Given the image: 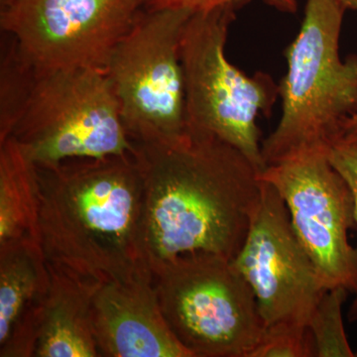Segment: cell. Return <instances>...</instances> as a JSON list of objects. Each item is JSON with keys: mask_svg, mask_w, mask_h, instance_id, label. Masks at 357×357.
Returning <instances> with one entry per match:
<instances>
[{"mask_svg": "<svg viewBox=\"0 0 357 357\" xmlns=\"http://www.w3.org/2000/svg\"><path fill=\"white\" fill-rule=\"evenodd\" d=\"M0 345L6 349L28 306L50 285L48 262L37 244L0 249Z\"/></svg>", "mask_w": 357, "mask_h": 357, "instance_id": "cell-14", "label": "cell"}, {"mask_svg": "<svg viewBox=\"0 0 357 357\" xmlns=\"http://www.w3.org/2000/svg\"><path fill=\"white\" fill-rule=\"evenodd\" d=\"M50 285L31 321L36 333L34 354L40 357H95L89 310L102 282L82 278L48 264Z\"/></svg>", "mask_w": 357, "mask_h": 357, "instance_id": "cell-12", "label": "cell"}, {"mask_svg": "<svg viewBox=\"0 0 357 357\" xmlns=\"http://www.w3.org/2000/svg\"><path fill=\"white\" fill-rule=\"evenodd\" d=\"M150 271L102 282L89 310L98 347L116 357H194L169 328Z\"/></svg>", "mask_w": 357, "mask_h": 357, "instance_id": "cell-11", "label": "cell"}, {"mask_svg": "<svg viewBox=\"0 0 357 357\" xmlns=\"http://www.w3.org/2000/svg\"><path fill=\"white\" fill-rule=\"evenodd\" d=\"M249 357H314L311 333L307 326H268Z\"/></svg>", "mask_w": 357, "mask_h": 357, "instance_id": "cell-17", "label": "cell"}, {"mask_svg": "<svg viewBox=\"0 0 357 357\" xmlns=\"http://www.w3.org/2000/svg\"><path fill=\"white\" fill-rule=\"evenodd\" d=\"M133 146L144 185L143 256L153 276L185 256L234 259L261 192V172L210 134L185 130Z\"/></svg>", "mask_w": 357, "mask_h": 357, "instance_id": "cell-1", "label": "cell"}, {"mask_svg": "<svg viewBox=\"0 0 357 357\" xmlns=\"http://www.w3.org/2000/svg\"><path fill=\"white\" fill-rule=\"evenodd\" d=\"M345 9L349 10L356 11L357 13V0H337Z\"/></svg>", "mask_w": 357, "mask_h": 357, "instance_id": "cell-21", "label": "cell"}, {"mask_svg": "<svg viewBox=\"0 0 357 357\" xmlns=\"http://www.w3.org/2000/svg\"><path fill=\"white\" fill-rule=\"evenodd\" d=\"M261 178L287 206L293 229L328 289L357 293V248L349 232L357 227L349 184L328 151L303 152L267 166Z\"/></svg>", "mask_w": 357, "mask_h": 357, "instance_id": "cell-9", "label": "cell"}, {"mask_svg": "<svg viewBox=\"0 0 357 357\" xmlns=\"http://www.w3.org/2000/svg\"><path fill=\"white\" fill-rule=\"evenodd\" d=\"M39 206L36 164L13 137L1 141L0 249L24 243L39 245Z\"/></svg>", "mask_w": 357, "mask_h": 357, "instance_id": "cell-13", "label": "cell"}, {"mask_svg": "<svg viewBox=\"0 0 357 357\" xmlns=\"http://www.w3.org/2000/svg\"><path fill=\"white\" fill-rule=\"evenodd\" d=\"M192 13L144 7L112 52L105 73L132 143L174 140L187 130L180 49Z\"/></svg>", "mask_w": 357, "mask_h": 357, "instance_id": "cell-7", "label": "cell"}, {"mask_svg": "<svg viewBox=\"0 0 357 357\" xmlns=\"http://www.w3.org/2000/svg\"><path fill=\"white\" fill-rule=\"evenodd\" d=\"M144 0H0V26L36 72L105 70Z\"/></svg>", "mask_w": 357, "mask_h": 357, "instance_id": "cell-8", "label": "cell"}, {"mask_svg": "<svg viewBox=\"0 0 357 357\" xmlns=\"http://www.w3.org/2000/svg\"><path fill=\"white\" fill-rule=\"evenodd\" d=\"M155 278L162 314L192 356H250L265 326L255 293L232 260L185 256Z\"/></svg>", "mask_w": 357, "mask_h": 357, "instance_id": "cell-6", "label": "cell"}, {"mask_svg": "<svg viewBox=\"0 0 357 357\" xmlns=\"http://www.w3.org/2000/svg\"><path fill=\"white\" fill-rule=\"evenodd\" d=\"M349 294L344 288L328 289L314 307L307 323L314 357L356 356L342 318V307Z\"/></svg>", "mask_w": 357, "mask_h": 357, "instance_id": "cell-15", "label": "cell"}, {"mask_svg": "<svg viewBox=\"0 0 357 357\" xmlns=\"http://www.w3.org/2000/svg\"><path fill=\"white\" fill-rule=\"evenodd\" d=\"M328 159L351 188L356 204L357 222V144L337 143L328 151ZM347 318L351 323H357V293L349 307Z\"/></svg>", "mask_w": 357, "mask_h": 357, "instance_id": "cell-19", "label": "cell"}, {"mask_svg": "<svg viewBox=\"0 0 357 357\" xmlns=\"http://www.w3.org/2000/svg\"><path fill=\"white\" fill-rule=\"evenodd\" d=\"M345 11L337 0H307L300 31L285 52L280 121L262 142L266 167L303 152L330 151L357 114V55L340 56Z\"/></svg>", "mask_w": 357, "mask_h": 357, "instance_id": "cell-3", "label": "cell"}, {"mask_svg": "<svg viewBox=\"0 0 357 357\" xmlns=\"http://www.w3.org/2000/svg\"><path fill=\"white\" fill-rule=\"evenodd\" d=\"M37 168L38 241L50 266L100 282L150 271L144 185L132 153Z\"/></svg>", "mask_w": 357, "mask_h": 357, "instance_id": "cell-2", "label": "cell"}, {"mask_svg": "<svg viewBox=\"0 0 357 357\" xmlns=\"http://www.w3.org/2000/svg\"><path fill=\"white\" fill-rule=\"evenodd\" d=\"M241 7L192 14L181 40L187 130L210 134L236 148L263 172L258 117L271 112L278 86L271 77H249L227 60L230 24Z\"/></svg>", "mask_w": 357, "mask_h": 357, "instance_id": "cell-4", "label": "cell"}, {"mask_svg": "<svg viewBox=\"0 0 357 357\" xmlns=\"http://www.w3.org/2000/svg\"><path fill=\"white\" fill-rule=\"evenodd\" d=\"M232 263L252 289L265 328L307 326L328 290L293 229L283 199L263 178L248 234Z\"/></svg>", "mask_w": 357, "mask_h": 357, "instance_id": "cell-10", "label": "cell"}, {"mask_svg": "<svg viewBox=\"0 0 357 357\" xmlns=\"http://www.w3.org/2000/svg\"><path fill=\"white\" fill-rule=\"evenodd\" d=\"M338 143L357 144V114L345 122Z\"/></svg>", "mask_w": 357, "mask_h": 357, "instance_id": "cell-20", "label": "cell"}, {"mask_svg": "<svg viewBox=\"0 0 357 357\" xmlns=\"http://www.w3.org/2000/svg\"><path fill=\"white\" fill-rule=\"evenodd\" d=\"M36 70L21 57L14 40L1 60L0 142L11 135L34 83Z\"/></svg>", "mask_w": 357, "mask_h": 357, "instance_id": "cell-16", "label": "cell"}, {"mask_svg": "<svg viewBox=\"0 0 357 357\" xmlns=\"http://www.w3.org/2000/svg\"><path fill=\"white\" fill-rule=\"evenodd\" d=\"M251 0H144L146 8H180L192 13L211 10L218 7L238 6L243 7ZM267 6L284 13L297 11V0H261Z\"/></svg>", "mask_w": 357, "mask_h": 357, "instance_id": "cell-18", "label": "cell"}, {"mask_svg": "<svg viewBox=\"0 0 357 357\" xmlns=\"http://www.w3.org/2000/svg\"><path fill=\"white\" fill-rule=\"evenodd\" d=\"M37 166L132 153L105 70L36 72L13 133Z\"/></svg>", "mask_w": 357, "mask_h": 357, "instance_id": "cell-5", "label": "cell"}]
</instances>
